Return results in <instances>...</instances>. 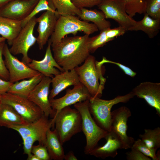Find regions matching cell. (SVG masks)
Returning <instances> with one entry per match:
<instances>
[{"mask_svg":"<svg viewBox=\"0 0 160 160\" xmlns=\"http://www.w3.org/2000/svg\"><path fill=\"white\" fill-rule=\"evenodd\" d=\"M2 98L1 95H0V111L1 109L2 105Z\"/></svg>","mask_w":160,"mask_h":160,"instance_id":"43","label":"cell"},{"mask_svg":"<svg viewBox=\"0 0 160 160\" xmlns=\"http://www.w3.org/2000/svg\"><path fill=\"white\" fill-rule=\"evenodd\" d=\"M160 29V20L153 19L145 13L143 19L140 21H136L135 25L128 31H142L149 38H152L156 36Z\"/></svg>","mask_w":160,"mask_h":160,"instance_id":"25","label":"cell"},{"mask_svg":"<svg viewBox=\"0 0 160 160\" xmlns=\"http://www.w3.org/2000/svg\"><path fill=\"white\" fill-rule=\"evenodd\" d=\"M44 76L41 73L27 80L16 81L10 86L8 92L13 94L27 98L31 92Z\"/></svg>","mask_w":160,"mask_h":160,"instance_id":"21","label":"cell"},{"mask_svg":"<svg viewBox=\"0 0 160 160\" xmlns=\"http://www.w3.org/2000/svg\"><path fill=\"white\" fill-rule=\"evenodd\" d=\"M55 9L52 3L49 0H39L31 14L21 21L22 28L33 17L39 13L44 10H52Z\"/></svg>","mask_w":160,"mask_h":160,"instance_id":"31","label":"cell"},{"mask_svg":"<svg viewBox=\"0 0 160 160\" xmlns=\"http://www.w3.org/2000/svg\"><path fill=\"white\" fill-rule=\"evenodd\" d=\"M46 146L50 160H62L64 159L65 154L63 145L55 129L52 131L49 129L47 131Z\"/></svg>","mask_w":160,"mask_h":160,"instance_id":"23","label":"cell"},{"mask_svg":"<svg viewBox=\"0 0 160 160\" xmlns=\"http://www.w3.org/2000/svg\"><path fill=\"white\" fill-rule=\"evenodd\" d=\"M5 40L6 39L2 37H0V43L2 41H5Z\"/></svg>","mask_w":160,"mask_h":160,"instance_id":"44","label":"cell"},{"mask_svg":"<svg viewBox=\"0 0 160 160\" xmlns=\"http://www.w3.org/2000/svg\"><path fill=\"white\" fill-rule=\"evenodd\" d=\"M145 12L153 19L160 20V0H145Z\"/></svg>","mask_w":160,"mask_h":160,"instance_id":"32","label":"cell"},{"mask_svg":"<svg viewBox=\"0 0 160 160\" xmlns=\"http://www.w3.org/2000/svg\"><path fill=\"white\" fill-rule=\"evenodd\" d=\"M131 116V112L127 107L123 106L111 112V130L119 137L122 143L124 149L130 148L135 140L127 134V121Z\"/></svg>","mask_w":160,"mask_h":160,"instance_id":"12","label":"cell"},{"mask_svg":"<svg viewBox=\"0 0 160 160\" xmlns=\"http://www.w3.org/2000/svg\"><path fill=\"white\" fill-rule=\"evenodd\" d=\"M102 61L104 64L105 63H108L113 64L117 65L124 71L125 74L132 77H134L136 76L137 74L136 72L134 71L129 67L119 63L108 60L105 57H103Z\"/></svg>","mask_w":160,"mask_h":160,"instance_id":"38","label":"cell"},{"mask_svg":"<svg viewBox=\"0 0 160 160\" xmlns=\"http://www.w3.org/2000/svg\"><path fill=\"white\" fill-rule=\"evenodd\" d=\"M44 114L39 119L32 122L9 127L17 131L20 135L24 154L28 155L31 153V148L36 141L46 146L47 131L55 125L53 119H49Z\"/></svg>","mask_w":160,"mask_h":160,"instance_id":"3","label":"cell"},{"mask_svg":"<svg viewBox=\"0 0 160 160\" xmlns=\"http://www.w3.org/2000/svg\"><path fill=\"white\" fill-rule=\"evenodd\" d=\"M89 99L74 104L75 108L80 113L82 119V131L86 138L84 147L85 154L89 155L90 152L102 138H105L108 132L102 128L96 123L92 116L89 108Z\"/></svg>","mask_w":160,"mask_h":160,"instance_id":"7","label":"cell"},{"mask_svg":"<svg viewBox=\"0 0 160 160\" xmlns=\"http://www.w3.org/2000/svg\"><path fill=\"white\" fill-rule=\"evenodd\" d=\"M126 11L131 18L137 13H144L145 7V0H122Z\"/></svg>","mask_w":160,"mask_h":160,"instance_id":"29","label":"cell"},{"mask_svg":"<svg viewBox=\"0 0 160 160\" xmlns=\"http://www.w3.org/2000/svg\"><path fill=\"white\" fill-rule=\"evenodd\" d=\"M97 6L106 19L114 20L126 31L135 23L136 21L126 12L122 0H103Z\"/></svg>","mask_w":160,"mask_h":160,"instance_id":"10","label":"cell"},{"mask_svg":"<svg viewBox=\"0 0 160 160\" xmlns=\"http://www.w3.org/2000/svg\"><path fill=\"white\" fill-rule=\"evenodd\" d=\"M134 95L144 99L154 108L160 116V83L146 81L141 83L132 91Z\"/></svg>","mask_w":160,"mask_h":160,"instance_id":"17","label":"cell"},{"mask_svg":"<svg viewBox=\"0 0 160 160\" xmlns=\"http://www.w3.org/2000/svg\"><path fill=\"white\" fill-rule=\"evenodd\" d=\"M12 83L9 81H6L0 78V95L7 92Z\"/></svg>","mask_w":160,"mask_h":160,"instance_id":"39","label":"cell"},{"mask_svg":"<svg viewBox=\"0 0 160 160\" xmlns=\"http://www.w3.org/2000/svg\"><path fill=\"white\" fill-rule=\"evenodd\" d=\"M21 21H18L0 15V35L11 46L13 41L22 28Z\"/></svg>","mask_w":160,"mask_h":160,"instance_id":"22","label":"cell"},{"mask_svg":"<svg viewBox=\"0 0 160 160\" xmlns=\"http://www.w3.org/2000/svg\"><path fill=\"white\" fill-rule=\"evenodd\" d=\"M28 123L11 105L2 103L0 111V126L8 128Z\"/></svg>","mask_w":160,"mask_h":160,"instance_id":"24","label":"cell"},{"mask_svg":"<svg viewBox=\"0 0 160 160\" xmlns=\"http://www.w3.org/2000/svg\"><path fill=\"white\" fill-rule=\"evenodd\" d=\"M39 0H12L0 9V15L22 21L31 13Z\"/></svg>","mask_w":160,"mask_h":160,"instance_id":"15","label":"cell"},{"mask_svg":"<svg viewBox=\"0 0 160 160\" xmlns=\"http://www.w3.org/2000/svg\"><path fill=\"white\" fill-rule=\"evenodd\" d=\"M44 57L41 60H32L27 64L32 69L37 71L44 76L51 78L55 75L64 71L57 63L54 58L51 50V42L49 39Z\"/></svg>","mask_w":160,"mask_h":160,"instance_id":"18","label":"cell"},{"mask_svg":"<svg viewBox=\"0 0 160 160\" xmlns=\"http://www.w3.org/2000/svg\"><path fill=\"white\" fill-rule=\"evenodd\" d=\"M52 4L59 15H72L78 16L81 13L71 0H49Z\"/></svg>","mask_w":160,"mask_h":160,"instance_id":"27","label":"cell"},{"mask_svg":"<svg viewBox=\"0 0 160 160\" xmlns=\"http://www.w3.org/2000/svg\"><path fill=\"white\" fill-rule=\"evenodd\" d=\"M141 140L149 148L157 149L160 147V128L145 129L144 133L139 135Z\"/></svg>","mask_w":160,"mask_h":160,"instance_id":"28","label":"cell"},{"mask_svg":"<svg viewBox=\"0 0 160 160\" xmlns=\"http://www.w3.org/2000/svg\"><path fill=\"white\" fill-rule=\"evenodd\" d=\"M131 147L136 148L145 155L151 158L153 160H159L156 153L157 149L148 147L141 139H138L135 141Z\"/></svg>","mask_w":160,"mask_h":160,"instance_id":"33","label":"cell"},{"mask_svg":"<svg viewBox=\"0 0 160 160\" xmlns=\"http://www.w3.org/2000/svg\"><path fill=\"white\" fill-rule=\"evenodd\" d=\"M101 61H96L95 57L89 55L80 66L74 69L79 81L87 89L91 97L100 98L104 89L106 79L103 75Z\"/></svg>","mask_w":160,"mask_h":160,"instance_id":"2","label":"cell"},{"mask_svg":"<svg viewBox=\"0 0 160 160\" xmlns=\"http://www.w3.org/2000/svg\"><path fill=\"white\" fill-rule=\"evenodd\" d=\"M98 30L94 24L81 20L75 15H59L54 31L49 39L51 47L56 45L69 34H72L75 36L80 31L89 36Z\"/></svg>","mask_w":160,"mask_h":160,"instance_id":"4","label":"cell"},{"mask_svg":"<svg viewBox=\"0 0 160 160\" xmlns=\"http://www.w3.org/2000/svg\"><path fill=\"white\" fill-rule=\"evenodd\" d=\"M52 119L55 126V129L62 145L82 131L81 115L76 108L65 107L56 113Z\"/></svg>","mask_w":160,"mask_h":160,"instance_id":"5","label":"cell"},{"mask_svg":"<svg viewBox=\"0 0 160 160\" xmlns=\"http://www.w3.org/2000/svg\"><path fill=\"white\" fill-rule=\"evenodd\" d=\"M1 95L2 103L12 106L28 123L38 120L44 114L40 108L27 98L8 92Z\"/></svg>","mask_w":160,"mask_h":160,"instance_id":"9","label":"cell"},{"mask_svg":"<svg viewBox=\"0 0 160 160\" xmlns=\"http://www.w3.org/2000/svg\"><path fill=\"white\" fill-rule=\"evenodd\" d=\"M91 97L87 88L80 83L74 86L72 89H67L63 96L50 99L49 101L51 107L56 113L65 107L89 99Z\"/></svg>","mask_w":160,"mask_h":160,"instance_id":"14","label":"cell"},{"mask_svg":"<svg viewBox=\"0 0 160 160\" xmlns=\"http://www.w3.org/2000/svg\"><path fill=\"white\" fill-rule=\"evenodd\" d=\"M27 160H39V158L35 155L31 153L28 155Z\"/></svg>","mask_w":160,"mask_h":160,"instance_id":"41","label":"cell"},{"mask_svg":"<svg viewBox=\"0 0 160 160\" xmlns=\"http://www.w3.org/2000/svg\"><path fill=\"white\" fill-rule=\"evenodd\" d=\"M31 153L36 156L39 160H50L46 146L42 144H39L37 145H33Z\"/></svg>","mask_w":160,"mask_h":160,"instance_id":"34","label":"cell"},{"mask_svg":"<svg viewBox=\"0 0 160 160\" xmlns=\"http://www.w3.org/2000/svg\"><path fill=\"white\" fill-rule=\"evenodd\" d=\"M36 19L35 16L33 17L22 28L9 49L13 55L21 54L23 55L21 61L27 64L32 60L28 56V50L36 42V38L33 35L34 29L37 23Z\"/></svg>","mask_w":160,"mask_h":160,"instance_id":"8","label":"cell"},{"mask_svg":"<svg viewBox=\"0 0 160 160\" xmlns=\"http://www.w3.org/2000/svg\"><path fill=\"white\" fill-rule=\"evenodd\" d=\"M51 83V78L44 76L27 98L39 107L45 116L53 118L56 112L51 107L49 99Z\"/></svg>","mask_w":160,"mask_h":160,"instance_id":"13","label":"cell"},{"mask_svg":"<svg viewBox=\"0 0 160 160\" xmlns=\"http://www.w3.org/2000/svg\"><path fill=\"white\" fill-rule=\"evenodd\" d=\"M105 138L106 140L105 144L102 146H97L89 155L102 159L109 157L114 158L118 154V150L123 149L122 142L113 132H108Z\"/></svg>","mask_w":160,"mask_h":160,"instance_id":"20","label":"cell"},{"mask_svg":"<svg viewBox=\"0 0 160 160\" xmlns=\"http://www.w3.org/2000/svg\"><path fill=\"white\" fill-rule=\"evenodd\" d=\"M110 41L106 34L105 29L101 31L99 34L90 37L88 48L90 53H94L98 48Z\"/></svg>","mask_w":160,"mask_h":160,"instance_id":"30","label":"cell"},{"mask_svg":"<svg viewBox=\"0 0 160 160\" xmlns=\"http://www.w3.org/2000/svg\"><path fill=\"white\" fill-rule=\"evenodd\" d=\"M103 0H71L77 8H91L98 6Z\"/></svg>","mask_w":160,"mask_h":160,"instance_id":"36","label":"cell"},{"mask_svg":"<svg viewBox=\"0 0 160 160\" xmlns=\"http://www.w3.org/2000/svg\"><path fill=\"white\" fill-rule=\"evenodd\" d=\"M12 0H0V9Z\"/></svg>","mask_w":160,"mask_h":160,"instance_id":"42","label":"cell"},{"mask_svg":"<svg viewBox=\"0 0 160 160\" xmlns=\"http://www.w3.org/2000/svg\"><path fill=\"white\" fill-rule=\"evenodd\" d=\"M134 96L131 91L125 95H118L109 100L91 97L89 100V109L97 125L109 132L111 130V111L113 106L120 103H127Z\"/></svg>","mask_w":160,"mask_h":160,"instance_id":"6","label":"cell"},{"mask_svg":"<svg viewBox=\"0 0 160 160\" xmlns=\"http://www.w3.org/2000/svg\"><path fill=\"white\" fill-rule=\"evenodd\" d=\"M89 38V35L86 34L65 37L52 47L54 58L64 71L74 69L90 55L88 48Z\"/></svg>","mask_w":160,"mask_h":160,"instance_id":"1","label":"cell"},{"mask_svg":"<svg viewBox=\"0 0 160 160\" xmlns=\"http://www.w3.org/2000/svg\"><path fill=\"white\" fill-rule=\"evenodd\" d=\"M5 43V41L0 43V78L4 80L9 81V72L2 57L3 49Z\"/></svg>","mask_w":160,"mask_h":160,"instance_id":"35","label":"cell"},{"mask_svg":"<svg viewBox=\"0 0 160 160\" xmlns=\"http://www.w3.org/2000/svg\"><path fill=\"white\" fill-rule=\"evenodd\" d=\"M131 150L126 153L128 160H151L149 157L145 155L136 148L131 147Z\"/></svg>","mask_w":160,"mask_h":160,"instance_id":"37","label":"cell"},{"mask_svg":"<svg viewBox=\"0 0 160 160\" xmlns=\"http://www.w3.org/2000/svg\"><path fill=\"white\" fill-rule=\"evenodd\" d=\"M81 83L74 69L64 71L51 78L52 88L49 92V100L53 99L60 92L71 86H75Z\"/></svg>","mask_w":160,"mask_h":160,"instance_id":"19","label":"cell"},{"mask_svg":"<svg viewBox=\"0 0 160 160\" xmlns=\"http://www.w3.org/2000/svg\"><path fill=\"white\" fill-rule=\"evenodd\" d=\"M59 15L55 9L47 10L36 19L38 25L36 30L38 33L36 42L39 49H42L53 33L57 20Z\"/></svg>","mask_w":160,"mask_h":160,"instance_id":"16","label":"cell"},{"mask_svg":"<svg viewBox=\"0 0 160 160\" xmlns=\"http://www.w3.org/2000/svg\"><path fill=\"white\" fill-rule=\"evenodd\" d=\"M64 159L65 160H77L78 159L74 155L73 152L70 151L65 155Z\"/></svg>","mask_w":160,"mask_h":160,"instance_id":"40","label":"cell"},{"mask_svg":"<svg viewBox=\"0 0 160 160\" xmlns=\"http://www.w3.org/2000/svg\"><path fill=\"white\" fill-rule=\"evenodd\" d=\"M3 55L4 57L5 65L9 72V81L11 83L30 78L40 73L14 56L10 52L8 45L6 43L3 48Z\"/></svg>","mask_w":160,"mask_h":160,"instance_id":"11","label":"cell"},{"mask_svg":"<svg viewBox=\"0 0 160 160\" xmlns=\"http://www.w3.org/2000/svg\"><path fill=\"white\" fill-rule=\"evenodd\" d=\"M79 9L81 13L78 17L82 20L93 23L100 31L110 27V22L106 20L104 15L102 11L95 9L89 10L86 8Z\"/></svg>","mask_w":160,"mask_h":160,"instance_id":"26","label":"cell"}]
</instances>
